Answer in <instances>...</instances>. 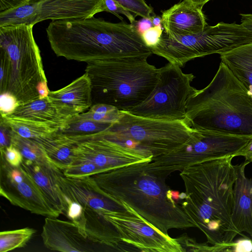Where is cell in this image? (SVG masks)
Returning <instances> with one entry per match:
<instances>
[{"instance_id":"cell-1","label":"cell","mask_w":252,"mask_h":252,"mask_svg":"<svg viewBox=\"0 0 252 252\" xmlns=\"http://www.w3.org/2000/svg\"><path fill=\"white\" fill-rule=\"evenodd\" d=\"M232 157L189 165L180 172L181 207L211 245L231 243L240 233L231 220L236 179Z\"/></svg>"},{"instance_id":"cell-2","label":"cell","mask_w":252,"mask_h":252,"mask_svg":"<svg viewBox=\"0 0 252 252\" xmlns=\"http://www.w3.org/2000/svg\"><path fill=\"white\" fill-rule=\"evenodd\" d=\"M124 166L91 176L102 193L135 213L166 236L171 229L195 227L181 206L178 191L166 178L152 171L148 162Z\"/></svg>"},{"instance_id":"cell-3","label":"cell","mask_w":252,"mask_h":252,"mask_svg":"<svg viewBox=\"0 0 252 252\" xmlns=\"http://www.w3.org/2000/svg\"><path fill=\"white\" fill-rule=\"evenodd\" d=\"M46 33L56 56L69 60L87 63L153 54L142 35L125 21L112 23L94 16L52 21Z\"/></svg>"},{"instance_id":"cell-4","label":"cell","mask_w":252,"mask_h":252,"mask_svg":"<svg viewBox=\"0 0 252 252\" xmlns=\"http://www.w3.org/2000/svg\"><path fill=\"white\" fill-rule=\"evenodd\" d=\"M185 120L196 130L252 136V97L221 62L211 82L190 95Z\"/></svg>"},{"instance_id":"cell-5","label":"cell","mask_w":252,"mask_h":252,"mask_svg":"<svg viewBox=\"0 0 252 252\" xmlns=\"http://www.w3.org/2000/svg\"><path fill=\"white\" fill-rule=\"evenodd\" d=\"M149 55L112 58L87 63L93 105L102 103L127 111L144 101L155 88L159 68L147 61Z\"/></svg>"},{"instance_id":"cell-6","label":"cell","mask_w":252,"mask_h":252,"mask_svg":"<svg viewBox=\"0 0 252 252\" xmlns=\"http://www.w3.org/2000/svg\"><path fill=\"white\" fill-rule=\"evenodd\" d=\"M33 25L0 27V93H9L22 104L39 98L38 87L47 82Z\"/></svg>"},{"instance_id":"cell-7","label":"cell","mask_w":252,"mask_h":252,"mask_svg":"<svg viewBox=\"0 0 252 252\" xmlns=\"http://www.w3.org/2000/svg\"><path fill=\"white\" fill-rule=\"evenodd\" d=\"M192 131L185 120L152 119L121 111L119 118L98 135L154 158L185 144Z\"/></svg>"},{"instance_id":"cell-8","label":"cell","mask_w":252,"mask_h":252,"mask_svg":"<svg viewBox=\"0 0 252 252\" xmlns=\"http://www.w3.org/2000/svg\"><path fill=\"white\" fill-rule=\"evenodd\" d=\"M252 43V33L241 24L220 22L206 26L200 32L171 36L163 31L152 53L180 67L189 61L230 51Z\"/></svg>"},{"instance_id":"cell-9","label":"cell","mask_w":252,"mask_h":252,"mask_svg":"<svg viewBox=\"0 0 252 252\" xmlns=\"http://www.w3.org/2000/svg\"><path fill=\"white\" fill-rule=\"evenodd\" d=\"M252 139L243 136L221 132L196 130L183 145L165 154L154 158L148 162L149 168L166 178L175 171L206 161L235 157Z\"/></svg>"},{"instance_id":"cell-10","label":"cell","mask_w":252,"mask_h":252,"mask_svg":"<svg viewBox=\"0 0 252 252\" xmlns=\"http://www.w3.org/2000/svg\"><path fill=\"white\" fill-rule=\"evenodd\" d=\"M159 69L158 79L152 93L127 112L149 118L184 120L188 99L196 90L190 85L195 77L192 73H184L180 66L169 62Z\"/></svg>"},{"instance_id":"cell-11","label":"cell","mask_w":252,"mask_h":252,"mask_svg":"<svg viewBox=\"0 0 252 252\" xmlns=\"http://www.w3.org/2000/svg\"><path fill=\"white\" fill-rule=\"evenodd\" d=\"M102 4L103 0H25L0 12V27L90 18L102 12Z\"/></svg>"},{"instance_id":"cell-12","label":"cell","mask_w":252,"mask_h":252,"mask_svg":"<svg viewBox=\"0 0 252 252\" xmlns=\"http://www.w3.org/2000/svg\"><path fill=\"white\" fill-rule=\"evenodd\" d=\"M100 211L122 241L140 252H183L176 238L166 236L129 210Z\"/></svg>"},{"instance_id":"cell-13","label":"cell","mask_w":252,"mask_h":252,"mask_svg":"<svg viewBox=\"0 0 252 252\" xmlns=\"http://www.w3.org/2000/svg\"><path fill=\"white\" fill-rule=\"evenodd\" d=\"M0 194L11 204L31 213L57 218L32 178L21 166L10 165L0 156Z\"/></svg>"},{"instance_id":"cell-14","label":"cell","mask_w":252,"mask_h":252,"mask_svg":"<svg viewBox=\"0 0 252 252\" xmlns=\"http://www.w3.org/2000/svg\"><path fill=\"white\" fill-rule=\"evenodd\" d=\"M74 153L75 160L92 161L102 172L153 158L98 135L77 143Z\"/></svg>"},{"instance_id":"cell-15","label":"cell","mask_w":252,"mask_h":252,"mask_svg":"<svg viewBox=\"0 0 252 252\" xmlns=\"http://www.w3.org/2000/svg\"><path fill=\"white\" fill-rule=\"evenodd\" d=\"M41 236L47 249L62 252L97 251L96 245L87 237L80 227L72 221L46 217Z\"/></svg>"},{"instance_id":"cell-16","label":"cell","mask_w":252,"mask_h":252,"mask_svg":"<svg viewBox=\"0 0 252 252\" xmlns=\"http://www.w3.org/2000/svg\"><path fill=\"white\" fill-rule=\"evenodd\" d=\"M58 183L64 198L79 203L84 210H126L123 206L106 197L91 177L68 178L64 176L61 171L58 175Z\"/></svg>"},{"instance_id":"cell-17","label":"cell","mask_w":252,"mask_h":252,"mask_svg":"<svg viewBox=\"0 0 252 252\" xmlns=\"http://www.w3.org/2000/svg\"><path fill=\"white\" fill-rule=\"evenodd\" d=\"M48 97L59 112L69 119L92 106L91 80L85 73L64 87L50 91Z\"/></svg>"},{"instance_id":"cell-18","label":"cell","mask_w":252,"mask_h":252,"mask_svg":"<svg viewBox=\"0 0 252 252\" xmlns=\"http://www.w3.org/2000/svg\"><path fill=\"white\" fill-rule=\"evenodd\" d=\"M203 6L185 0L162 11L164 31L171 36L201 32L207 26Z\"/></svg>"},{"instance_id":"cell-19","label":"cell","mask_w":252,"mask_h":252,"mask_svg":"<svg viewBox=\"0 0 252 252\" xmlns=\"http://www.w3.org/2000/svg\"><path fill=\"white\" fill-rule=\"evenodd\" d=\"M21 167L32 178L57 216L63 214L66 204L58 183L61 170L51 163H40L24 158Z\"/></svg>"},{"instance_id":"cell-20","label":"cell","mask_w":252,"mask_h":252,"mask_svg":"<svg viewBox=\"0 0 252 252\" xmlns=\"http://www.w3.org/2000/svg\"><path fill=\"white\" fill-rule=\"evenodd\" d=\"M244 162L235 165L236 179L233 188V205L231 214L232 222L240 233H248L252 237V178L245 173L247 165Z\"/></svg>"},{"instance_id":"cell-21","label":"cell","mask_w":252,"mask_h":252,"mask_svg":"<svg viewBox=\"0 0 252 252\" xmlns=\"http://www.w3.org/2000/svg\"><path fill=\"white\" fill-rule=\"evenodd\" d=\"M84 217V231L91 241L115 251H126L119 233L100 211L86 209Z\"/></svg>"},{"instance_id":"cell-22","label":"cell","mask_w":252,"mask_h":252,"mask_svg":"<svg viewBox=\"0 0 252 252\" xmlns=\"http://www.w3.org/2000/svg\"><path fill=\"white\" fill-rule=\"evenodd\" d=\"M44 149L50 162L63 171L75 160L74 150L78 142L60 131L36 140Z\"/></svg>"},{"instance_id":"cell-23","label":"cell","mask_w":252,"mask_h":252,"mask_svg":"<svg viewBox=\"0 0 252 252\" xmlns=\"http://www.w3.org/2000/svg\"><path fill=\"white\" fill-rule=\"evenodd\" d=\"M220 58L252 97V43L221 53Z\"/></svg>"},{"instance_id":"cell-24","label":"cell","mask_w":252,"mask_h":252,"mask_svg":"<svg viewBox=\"0 0 252 252\" xmlns=\"http://www.w3.org/2000/svg\"><path fill=\"white\" fill-rule=\"evenodd\" d=\"M11 115L33 121L50 123L63 127L68 120L63 116L48 96L37 98L19 105Z\"/></svg>"},{"instance_id":"cell-25","label":"cell","mask_w":252,"mask_h":252,"mask_svg":"<svg viewBox=\"0 0 252 252\" xmlns=\"http://www.w3.org/2000/svg\"><path fill=\"white\" fill-rule=\"evenodd\" d=\"M19 136L36 140L50 136L60 130L56 125L11 115H0V121Z\"/></svg>"},{"instance_id":"cell-26","label":"cell","mask_w":252,"mask_h":252,"mask_svg":"<svg viewBox=\"0 0 252 252\" xmlns=\"http://www.w3.org/2000/svg\"><path fill=\"white\" fill-rule=\"evenodd\" d=\"M112 124L84 118L78 114L67 120L60 131L79 142L100 134Z\"/></svg>"},{"instance_id":"cell-27","label":"cell","mask_w":252,"mask_h":252,"mask_svg":"<svg viewBox=\"0 0 252 252\" xmlns=\"http://www.w3.org/2000/svg\"><path fill=\"white\" fill-rule=\"evenodd\" d=\"M10 130L11 144L20 151L24 159L40 163H51L45 150L37 142L22 137Z\"/></svg>"},{"instance_id":"cell-28","label":"cell","mask_w":252,"mask_h":252,"mask_svg":"<svg viewBox=\"0 0 252 252\" xmlns=\"http://www.w3.org/2000/svg\"><path fill=\"white\" fill-rule=\"evenodd\" d=\"M35 233V229L29 227L1 231L0 252H7L25 247Z\"/></svg>"},{"instance_id":"cell-29","label":"cell","mask_w":252,"mask_h":252,"mask_svg":"<svg viewBox=\"0 0 252 252\" xmlns=\"http://www.w3.org/2000/svg\"><path fill=\"white\" fill-rule=\"evenodd\" d=\"M121 111L107 104L97 103L92 105L86 112L79 114V116L94 121L113 123L120 117Z\"/></svg>"},{"instance_id":"cell-30","label":"cell","mask_w":252,"mask_h":252,"mask_svg":"<svg viewBox=\"0 0 252 252\" xmlns=\"http://www.w3.org/2000/svg\"><path fill=\"white\" fill-rule=\"evenodd\" d=\"M102 170L94 162L88 160H75L63 171V175L71 178H83L102 173Z\"/></svg>"},{"instance_id":"cell-31","label":"cell","mask_w":252,"mask_h":252,"mask_svg":"<svg viewBox=\"0 0 252 252\" xmlns=\"http://www.w3.org/2000/svg\"><path fill=\"white\" fill-rule=\"evenodd\" d=\"M176 239L184 252H224L225 249L224 245H209L207 243H198L188 236H180Z\"/></svg>"},{"instance_id":"cell-32","label":"cell","mask_w":252,"mask_h":252,"mask_svg":"<svg viewBox=\"0 0 252 252\" xmlns=\"http://www.w3.org/2000/svg\"><path fill=\"white\" fill-rule=\"evenodd\" d=\"M124 8L142 18H149L153 15V8L144 0H114Z\"/></svg>"},{"instance_id":"cell-33","label":"cell","mask_w":252,"mask_h":252,"mask_svg":"<svg viewBox=\"0 0 252 252\" xmlns=\"http://www.w3.org/2000/svg\"><path fill=\"white\" fill-rule=\"evenodd\" d=\"M102 11L111 13L122 20L123 18L119 14H123L127 17L131 24H133L136 20L129 11L124 8L114 0H103Z\"/></svg>"},{"instance_id":"cell-34","label":"cell","mask_w":252,"mask_h":252,"mask_svg":"<svg viewBox=\"0 0 252 252\" xmlns=\"http://www.w3.org/2000/svg\"><path fill=\"white\" fill-rule=\"evenodd\" d=\"M19 105L17 98L13 94L9 93L0 94V115H7L12 114Z\"/></svg>"},{"instance_id":"cell-35","label":"cell","mask_w":252,"mask_h":252,"mask_svg":"<svg viewBox=\"0 0 252 252\" xmlns=\"http://www.w3.org/2000/svg\"><path fill=\"white\" fill-rule=\"evenodd\" d=\"M0 156L3 157L10 165L15 167L20 166L24 160L20 151L12 144L0 152Z\"/></svg>"},{"instance_id":"cell-36","label":"cell","mask_w":252,"mask_h":252,"mask_svg":"<svg viewBox=\"0 0 252 252\" xmlns=\"http://www.w3.org/2000/svg\"><path fill=\"white\" fill-rule=\"evenodd\" d=\"M162 26L153 27L144 32L141 35L146 44L150 48L158 42L163 31Z\"/></svg>"},{"instance_id":"cell-37","label":"cell","mask_w":252,"mask_h":252,"mask_svg":"<svg viewBox=\"0 0 252 252\" xmlns=\"http://www.w3.org/2000/svg\"><path fill=\"white\" fill-rule=\"evenodd\" d=\"M252 252V237L243 236V238L230 243L229 252Z\"/></svg>"},{"instance_id":"cell-38","label":"cell","mask_w":252,"mask_h":252,"mask_svg":"<svg viewBox=\"0 0 252 252\" xmlns=\"http://www.w3.org/2000/svg\"><path fill=\"white\" fill-rule=\"evenodd\" d=\"M0 122V152L11 145L10 130L9 128L3 122Z\"/></svg>"},{"instance_id":"cell-39","label":"cell","mask_w":252,"mask_h":252,"mask_svg":"<svg viewBox=\"0 0 252 252\" xmlns=\"http://www.w3.org/2000/svg\"><path fill=\"white\" fill-rule=\"evenodd\" d=\"M131 25L141 34L148 29L154 27L151 18H142L139 20H135L134 23Z\"/></svg>"},{"instance_id":"cell-40","label":"cell","mask_w":252,"mask_h":252,"mask_svg":"<svg viewBox=\"0 0 252 252\" xmlns=\"http://www.w3.org/2000/svg\"><path fill=\"white\" fill-rule=\"evenodd\" d=\"M238 156L243 157L245 161L249 163L252 162V139L246 146L235 154V157Z\"/></svg>"},{"instance_id":"cell-41","label":"cell","mask_w":252,"mask_h":252,"mask_svg":"<svg viewBox=\"0 0 252 252\" xmlns=\"http://www.w3.org/2000/svg\"><path fill=\"white\" fill-rule=\"evenodd\" d=\"M25 0H0V12L12 9Z\"/></svg>"},{"instance_id":"cell-42","label":"cell","mask_w":252,"mask_h":252,"mask_svg":"<svg viewBox=\"0 0 252 252\" xmlns=\"http://www.w3.org/2000/svg\"><path fill=\"white\" fill-rule=\"evenodd\" d=\"M241 24L252 33V14H240Z\"/></svg>"},{"instance_id":"cell-43","label":"cell","mask_w":252,"mask_h":252,"mask_svg":"<svg viewBox=\"0 0 252 252\" xmlns=\"http://www.w3.org/2000/svg\"><path fill=\"white\" fill-rule=\"evenodd\" d=\"M38 92L39 98H44L48 96L49 90L47 82H41L38 87Z\"/></svg>"},{"instance_id":"cell-44","label":"cell","mask_w":252,"mask_h":252,"mask_svg":"<svg viewBox=\"0 0 252 252\" xmlns=\"http://www.w3.org/2000/svg\"><path fill=\"white\" fill-rule=\"evenodd\" d=\"M151 19L154 27L162 26L161 17L154 15L152 16Z\"/></svg>"},{"instance_id":"cell-45","label":"cell","mask_w":252,"mask_h":252,"mask_svg":"<svg viewBox=\"0 0 252 252\" xmlns=\"http://www.w3.org/2000/svg\"><path fill=\"white\" fill-rule=\"evenodd\" d=\"M190 2H192L196 4L203 6L207 2L211 0H185Z\"/></svg>"}]
</instances>
